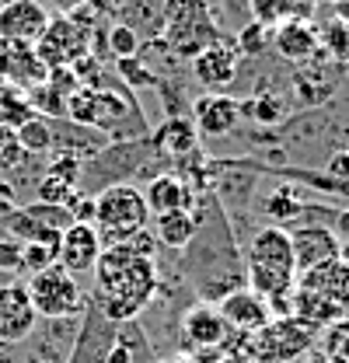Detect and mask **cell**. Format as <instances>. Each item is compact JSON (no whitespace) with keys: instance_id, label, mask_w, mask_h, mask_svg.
Segmentation results:
<instances>
[{"instance_id":"24","label":"cell","mask_w":349,"mask_h":363,"mask_svg":"<svg viewBox=\"0 0 349 363\" xmlns=\"http://www.w3.org/2000/svg\"><path fill=\"white\" fill-rule=\"evenodd\" d=\"M294 318H297L301 325H307V328H328V325L343 321L346 311H343L339 304H332L328 297L297 286V290H294Z\"/></svg>"},{"instance_id":"19","label":"cell","mask_w":349,"mask_h":363,"mask_svg":"<svg viewBox=\"0 0 349 363\" xmlns=\"http://www.w3.org/2000/svg\"><path fill=\"white\" fill-rule=\"evenodd\" d=\"M143 199H147V210L150 217L157 213H172V210H192L196 206V192L192 185L174 175V172H165V175H154L143 189Z\"/></svg>"},{"instance_id":"28","label":"cell","mask_w":349,"mask_h":363,"mask_svg":"<svg viewBox=\"0 0 349 363\" xmlns=\"http://www.w3.org/2000/svg\"><path fill=\"white\" fill-rule=\"evenodd\" d=\"M35 112L28 105V91H18L11 84H0V126L18 130L21 123H28Z\"/></svg>"},{"instance_id":"14","label":"cell","mask_w":349,"mask_h":363,"mask_svg":"<svg viewBox=\"0 0 349 363\" xmlns=\"http://www.w3.org/2000/svg\"><path fill=\"white\" fill-rule=\"evenodd\" d=\"M238 60H241L238 49L220 39V43L206 45L199 56H192L189 63H192V77L206 88V94H223V88L234 84L238 77Z\"/></svg>"},{"instance_id":"44","label":"cell","mask_w":349,"mask_h":363,"mask_svg":"<svg viewBox=\"0 0 349 363\" xmlns=\"http://www.w3.org/2000/svg\"><path fill=\"white\" fill-rule=\"evenodd\" d=\"M87 11H94L98 18H105V14H116V11H123V0H81Z\"/></svg>"},{"instance_id":"35","label":"cell","mask_w":349,"mask_h":363,"mask_svg":"<svg viewBox=\"0 0 349 363\" xmlns=\"http://www.w3.org/2000/svg\"><path fill=\"white\" fill-rule=\"evenodd\" d=\"M35 220L43 227H49V230H56V234H63L67 227L74 224V217H70V210H63V206H45V203H28L25 206Z\"/></svg>"},{"instance_id":"46","label":"cell","mask_w":349,"mask_h":363,"mask_svg":"<svg viewBox=\"0 0 349 363\" xmlns=\"http://www.w3.org/2000/svg\"><path fill=\"white\" fill-rule=\"evenodd\" d=\"M336 18H339V25L349 28V0H336Z\"/></svg>"},{"instance_id":"16","label":"cell","mask_w":349,"mask_h":363,"mask_svg":"<svg viewBox=\"0 0 349 363\" xmlns=\"http://www.w3.org/2000/svg\"><path fill=\"white\" fill-rule=\"evenodd\" d=\"M49 70L43 67V60L35 56L32 45L4 43L0 39V84H11L18 91H32L45 84Z\"/></svg>"},{"instance_id":"4","label":"cell","mask_w":349,"mask_h":363,"mask_svg":"<svg viewBox=\"0 0 349 363\" xmlns=\"http://www.w3.org/2000/svg\"><path fill=\"white\" fill-rule=\"evenodd\" d=\"M165 43L182 60H192L206 45L220 43L210 4L206 0H168V7H165Z\"/></svg>"},{"instance_id":"32","label":"cell","mask_w":349,"mask_h":363,"mask_svg":"<svg viewBox=\"0 0 349 363\" xmlns=\"http://www.w3.org/2000/svg\"><path fill=\"white\" fill-rule=\"evenodd\" d=\"M116 70H119V81H126V88H154V84H161V81H157V74H154L140 56H133V60H119V63H116Z\"/></svg>"},{"instance_id":"30","label":"cell","mask_w":349,"mask_h":363,"mask_svg":"<svg viewBox=\"0 0 349 363\" xmlns=\"http://www.w3.org/2000/svg\"><path fill=\"white\" fill-rule=\"evenodd\" d=\"M140 35H136V28L126 25V21H116V25H109V49H112V56L116 60H133V56H140Z\"/></svg>"},{"instance_id":"39","label":"cell","mask_w":349,"mask_h":363,"mask_svg":"<svg viewBox=\"0 0 349 363\" xmlns=\"http://www.w3.org/2000/svg\"><path fill=\"white\" fill-rule=\"evenodd\" d=\"M321 43L328 45V52H332V60H349V28L346 25H332L328 32H325V39Z\"/></svg>"},{"instance_id":"12","label":"cell","mask_w":349,"mask_h":363,"mask_svg":"<svg viewBox=\"0 0 349 363\" xmlns=\"http://www.w3.org/2000/svg\"><path fill=\"white\" fill-rule=\"evenodd\" d=\"M105 252V241L98 234L94 224H70L63 234H60V252H56V262L70 276H87L94 269L98 255Z\"/></svg>"},{"instance_id":"17","label":"cell","mask_w":349,"mask_h":363,"mask_svg":"<svg viewBox=\"0 0 349 363\" xmlns=\"http://www.w3.org/2000/svg\"><path fill=\"white\" fill-rule=\"evenodd\" d=\"M189 112H192L189 119H192L196 133H203V136L234 133V126H238V119H241L238 98H231V94H199Z\"/></svg>"},{"instance_id":"48","label":"cell","mask_w":349,"mask_h":363,"mask_svg":"<svg viewBox=\"0 0 349 363\" xmlns=\"http://www.w3.org/2000/svg\"><path fill=\"white\" fill-rule=\"evenodd\" d=\"M28 363H43V360H28Z\"/></svg>"},{"instance_id":"42","label":"cell","mask_w":349,"mask_h":363,"mask_svg":"<svg viewBox=\"0 0 349 363\" xmlns=\"http://www.w3.org/2000/svg\"><path fill=\"white\" fill-rule=\"evenodd\" d=\"M321 175H325V179H332V182H343V185H349V150H336V154L325 161Z\"/></svg>"},{"instance_id":"21","label":"cell","mask_w":349,"mask_h":363,"mask_svg":"<svg viewBox=\"0 0 349 363\" xmlns=\"http://www.w3.org/2000/svg\"><path fill=\"white\" fill-rule=\"evenodd\" d=\"M297 286L328 297L332 304H339V308L346 311L349 308V262L332 259V262H325V266H318V269L301 272V276H297Z\"/></svg>"},{"instance_id":"1","label":"cell","mask_w":349,"mask_h":363,"mask_svg":"<svg viewBox=\"0 0 349 363\" xmlns=\"http://www.w3.org/2000/svg\"><path fill=\"white\" fill-rule=\"evenodd\" d=\"M91 272H94V294H87V301L112 325L136 321V315H143L161 294L157 262L136 255L130 245H105Z\"/></svg>"},{"instance_id":"29","label":"cell","mask_w":349,"mask_h":363,"mask_svg":"<svg viewBox=\"0 0 349 363\" xmlns=\"http://www.w3.org/2000/svg\"><path fill=\"white\" fill-rule=\"evenodd\" d=\"M81 189L77 185H70V182L63 179H52V175H43L39 185H35V203H45V206H70L74 203V196H77Z\"/></svg>"},{"instance_id":"34","label":"cell","mask_w":349,"mask_h":363,"mask_svg":"<svg viewBox=\"0 0 349 363\" xmlns=\"http://www.w3.org/2000/svg\"><path fill=\"white\" fill-rule=\"evenodd\" d=\"M252 21H259L262 28H276L279 21H287V0H248Z\"/></svg>"},{"instance_id":"2","label":"cell","mask_w":349,"mask_h":363,"mask_svg":"<svg viewBox=\"0 0 349 363\" xmlns=\"http://www.w3.org/2000/svg\"><path fill=\"white\" fill-rule=\"evenodd\" d=\"M248 290L269 301L272 318H294V290H297V262L290 248L287 227H259L241 248Z\"/></svg>"},{"instance_id":"3","label":"cell","mask_w":349,"mask_h":363,"mask_svg":"<svg viewBox=\"0 0 349 363\" xmlns=\"http://www.w3.org/2000/svg\"><path fill=\"white\" fill-rule=\"evenodd\" d=\"M94 196V227L105 245H126L136 230L150 227V210L143 199V189L133 182L126 185H105Z\"/></svg>"},{"instance_id":"22","label":"cell","mask_w":349,"mask_h":363,"mask_svg":"<svg viewBox=\"0 0 349 363\" xmlns=\"http://www.w3.org/2000/svg\"><path fill=\"white\" fill-rule=\"evenodd\" d=\"M105 363H157L154 360V346L150 335L136 325V321H123L112 328V346Z\"/></svg>"},{"instance_id":"20","label":"cell","mask_w":349,"mask_h":363,"mask_svg":"<svg viewBox=\"0 0 349 363\" xmlns=\"http://www.w3.org/2000/svg\"><path fill=\"white\" fill-rule=\"evenodd\" d=\"M147 140H150L157 157H174V161L196 154V147H199V133H196L189 116H168L154 133H147Z\"/></svg>"},{"instance_id":"10","label":"cell","mask_w":349,"mask_h":363,"mask_svg":"<svg viewBox=\"0 0 349 363\" xmlns=\"http://www.w3.org/2000/svg\"><path fill=\"white\" fill-rule=\"evenodd\" d=\"M287 234H290L297 276L307 269H318V266H325L332 259H339V238L332 234L328 224H294L287 227Z\"/></svg>"},{"instance_id":"8","label":"cell","mask_w":349,"mask_h":363,"mask_svg":"<svg viewBox=\"0 0 349 363\" xmlns=\"http://www.w3.org/2000/svg\"><path fill=\"white\" fill-rule=\"evenodd\" d=\"M39 315L32 308V297L25 283H0V342L14 346L35 335Z\"/></svg>"},{"instance_id":"9","label":"cell","mask_w":349,"mask_h":363,"mask_svg":"<svg viewBox=\"0 0 349 363\" xmlns=\"http://www.w3.org/2000/svg\"><path fill=\"white\" fill-rule=\"evenodd\" d=\"M43 0H4L0 4V39L18 45H35L49 25Z\"/></svg>"},{"instance_id":"15","label":"cell","mask_w":349,"mask_h":363,"mask_svg":"<svg viewBox=\"0 0 349 363\" xmlns=\"http://www.w3.org/2000/svg\"><path fill=\"white\" fill-rule=\"evenodd\" d=\"M112 321H105L101 311L87 301L84 315H81V332L74 335V346L63 363H105L109 346H112Z\"/></svg>"},{"instance_id":"36","label":"cell","mask_w":349,"mask_h":363,"mask_svg":"<svg viewBox=\"0 0 349 363\" xmlns=\"http://www.w3.org/2000/svg\"><path fill=\"white\" fill-rule=\"evenodd\" d=\"M56 266V248L49 245H21V272L35 276V272Z\"/></svg>"},{"instance_id":"49","label":"cell","mask_w":349,"mask_h":363,"mask_svg":"<svg viewBox=\"0 0 349 363\" xmlns=\"http://www.w3.org/2000/svg\"><path fill=\"white\" fill-rule=\"evenodd\" d=\"M140 4H147V0H140Z\"/></svg>"},{"instance_id":"40","label":"cell","mask_w":349,"mask_h":363,"mask_svg":"<svg viewBox=\"0 0 349 363\" xmlns=\"http://www.w3.org/2000/svg\"><path fill=\"white\" fill-rule=\"evenodd\" d=\"M0 272H21V241L0 238Z\"/></svg>"},{"instance_id":"45","label":"cell","mask_w":349,"mask_h":363,"mask_svg":"<svg viewBox=\"0 0 349 363\" xmlns=\"http://www.w3.org/2000/svg\"><path fill=\"white\" fill-rule=\"evenodd\" d=\"M332 234H336V238H349V206H343V210H336V213H332Z\"/></svg>"},{"instance_id":"6","label":"cell","mask_w":349,"mask_h":363,"mask_svg":"<svg viewBox=\"0 0 349 363\" xmlns=\"http://www.w3.org/2000/svg\"><path fill=\"white\" fill-rule=\"evenodd\" d=\"M32 49L43 60L45 70H67L81 56L91 52V43H87V32L81 25H74L67 14H60V18H49L45 32L39 35V43L32 45Z\"/></svg>"},{"instance_id":"41","label":"cell","mask_w":349,"mask_h":363,"mask_svg":"<svg viewBox=\"0 0 349 363\" xmlns=\"http://www.w3.org/2000/svg\"><path fill=\"white\" fill-rule=\"evenodd\" d=\"M126 245H130L136 255H143V259H157V252H161V245H157V238H154V230H150V227L136 230Z\"/></svg>"},{"instance_id":"25","label":"cell","mask_w":349,"mask_h":363,"mask_svg":"<svg viewBox=\"0 0 349 363\" xmlns=\"http://www.w3.org/2000/svg\"><path fill=\"white\" fill-rule=\"evenodd\" d=\"M259 206H262V213H265V220L276 227L297 224L301 213H304V199H301V192L294 185H279V189L265 192L259 199Z\"/></svg>"},{"instance_id":"26","label":"cell","mask_w":349,"mask_h":363,"mask_svg":"<svg viewBox=\"0 0 349 363\" xmlns=\"http://www.w3.org/2000/svg\"><path fill=\"white\" fill-rule=\"evenodd\" d=\"M238 108H241L245 119H252L259 126H276V123L287 119V105L276 91H262L255 98H245V101H238Z\"/></svg>"},{"instance_id":"18","label":"cell","mask_w":349,"mask_h":363,"mask_svg":"<svg viewBox=\"0 0 349 363\" xmlns=\"http://www.w3.org/2000/svg\"><path fill=\"white\" fill-rule=\"evenodd\" d=\"M269 45H272L287 63H307V60L318 56L321 35H318V28H314L311 21H294V18H287V21L276 25Z\"/></svg>"},{"instance_id":"23","label":"cell","mask_w":349,"mask_h":363,"mask_svg":"<svg viewBox=\"0 0 349 363\" xmlns=\"http://www.w3.org/2000/svg\"><path fill=\"white\" fill-rule=\"evenodd\" d=\"M154 238L161 248L172 252H185L196 238V206L192 210H172V213H157L154 217Z\"/></svg>"},{"instance_id":"13","label":"cell","mask_w":349,"mask_h":363,"mask_svg":"<svg viewBox=\"0 0 349 363\" xmlns=\"http://www.w3.org/2000/svg\"><path fill=\"white\" fill-rule=\"evenodd\" d=\"M217 311L227 321V328L231 332H241V335H255V332H262L272 321L269 301L259 297L255 290H248V286H241V290L227 294L223 301H217Z\"/></svg>"},{"instance_id":"50","label":"cell","mask_w":349,"mask_h":363,"mask_svg":"<svg viewBox=\"0 0 349 363\" xmlns=\"http://www.w3.org/2000/svg\"><path fill=\"white\" fill-rule=\"evenodd\" d=\"M332 4H336V0H332Z\"/></svg>"},{"instance_id":"38","label":"cell","mask_w":349,"mask_h":363,"mask_svg":"<svg viewBox=\"0 0 349 363\" xmlns=\"http://www.w3.org/2000/svg\"><path fill=\"white\" fill-rule=\"evenodd\" d=\"M21 157H25V150L18 147V136H14V130L0 126V172L14 168V164H18Z\"/></svg>"},{"instance_id":"5","label":"cell","mask_w":349,"mask_h":363,"mask_svg":"<svg viewBox=\"0 0 349 363\" xmlns=\"http://www.w3.org/2000/svg\"><path fill=\"white\" fill-rule=\"evenodd\" d=\"M25 290H28V297H32L35 315L49 318V321L81 318L87 308V294H84V286H81V279L70 276L60 262L43 272H35V276H28Z\"/></svg>"},{"instance_id":"33","label":"cell","mask_w":349,"mask_h":363,"mask_svg":"<svg viewBox=\"0 0 349 363\" xmlns=\"http://www.w3.org/2000/svg\"><path fill=\"white\" fill-rule=\"evenodd\" d=\"M45 175H52V179H63V182H70V185H77V189H81L84 161H81L77 154L56 150V154H52V161H49V172H45Z\"/></svg>"},{"instance_id":"31","label":"cell","mask_w":349,"mask_h":363,"mask_svg":"<svg viewBox=\"0 0 349 363\" xmlns=\"http://www.w3.org/2000/svg\"><path fill=\"white\" fill-rule=\"evenodd\" d=\"M269 39H272L269 28H262L259 21H245L241 32H238V56L255 60V56H262V52L269 49Z\"/></svg>"},{"instance_id":"11","label":"cell","mask_w":349,"mask_h":363,"mask_svg":"<svg viewBox=\"0 0 349 363\" xmlns=\"http://www.w3.org/2000/svg\"><path fill=\"white\" fill-rule=\"evenodd\" d=\"M178 335H182V350H220V346L227 342L231 328H227V321L220 318L217 304L199 301V304H189V308H185Z\"/></svg>"},{"instance_id":"47","label":"cell","mask_w":349,"mask_h":363,"mask_svg":"<svg viewBox=\"0 0 349 363\" xmlns=\"http://www.w3.org/2000/svg\"><path fill=\"white\" fill-rule=\"evenodd\" d=\"M339 259L349 262V238H339Z\"/></svg>"},{"instance_id":"37","label":"cell","mask_w":349,"mask_h":363,"mask_svg":"<svg viewBox=\"0 0 349 363\" xmlns=\"http://www.w3.org/2000/svg\"><path fill=\"white\" fill-rule=\"evenodd\" d=\"M294 91H297V98L304 101V105H321L328 94H332V84H325L321 81V74H297V81H294Z\"/></svg>"},{"instance_id":"7","label":"cell","mask_w":349,"mask_h":363,"mask_svg":"<svg viewBox=\"0 0 349 363\" xmlns=\"http://www.w3.org/2000/svg\"><path fill=\"white\" fill-rule=\"evenodd\" d=\"M311 346V328L301 325L297 318H272L262 332H255L248 353L259 363H287L301 357Z\"/></svg>"},{"instance_id":"27","label":"cell","mask_w":349,"mask_h":363,"mask_svg":"<svg viewBox=\"0 0 349 363\" xmlns=\"http://www.w3.org/2000/svg\"><path fill=\"white\" fill-rule=\"evenodd\" d=\"M18 147L25 150V154H49L52 150V143H56V136H52V123L43 119V116H32L28 123H21L18 130Z\"/></svg>"},{"instance_id":"43","label":"cell","mask_w":349,"mask_h":363,"mask_svg":"<svg viewBox=\"0 0 349 363\" xmlns=\"http://www.w3.org/2000/svg\"><path fill=\"white\" fill-rule=\"evenodd\" d=\"M67 210H70L74 224H94V196L91 192H77Z\"/></svg>"}]
</instances>
